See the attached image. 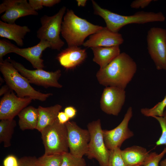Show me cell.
I'll return each mask as SVG.
<instances>
[{"label": "cell", "mask_w": 166, "mask_h": 166, "mask_svg": "<svg viewBox=\"0 0 166 166\" xmlns=\"http://www.w3.org/2000/svg\"><path fill=\"white\" fill-rule=\"evenodd\" d=\"M136 62L127 53H121L107 66L100 69L96 77L99 83L106 87L125 89L137 70Z\"/></svg>", "instance_id": "obj_1"}, {"label": "cell", "mask_w": 166, "mask_h": 166, "mask_svg": "<svg viewBox=\"0 0 166 166\" xmlns=\"http://www.w3.org/2000/svg\"><path fill=\"white\" fill-rule=\"evenodd\" d=\"M92 2L94 14L102 18L106 23V27L114 32H118L122 27L129 24L163 22L166 19L164 15L160 12L141 11L132 15H123L102 8L94 1L92 0Z\"/></svg>", "instance_id": "obj_2"}, {"label": "cell", "mask_w": 166, "mask_h": 166, "mask_svg": "<svg viewBox=\"0 0 166 166\" xmlns=\"http://www.w3.org/2000/svg\"><path fill=\"white\" fill-rule=\"evenodd\" d=\"M103 27L79 17L73 10L67 9L63 18L61 34L68 47H79L88 36Z\"/></svg>", "instance_id": "obj_3"}, {"label": "cell", "mask_w": 166, "mask_h": 166, "mask_svg": "<svg viewBox=\"0 0 166 166\" xmlns=\"http://www.w3.org/2000/svg\"><path fill=\"white\" fill-rule=\"evenodd\" d=\"M0 71L6 84L16 92L19 97H29L32 100L43 101L52 95L51 93H42L35 90L31 86L29 80L7 59L0 62Z\"/></svg>", "instance_id": "obj_4"}, {"label": "cell", "mask_w": 166, "mask_h": 166, "mask_svg": "<svg viewBox=\"0 0 166 166\" xmlns=\"http://www.w3.org/2000/svg\"><path fill=\"white\" fill-rule=\"evenodd\" d=\"M66 10V7L63 6L54 15H45L40 18L41 26L37 31V37L40 40L48 42L52 49L59 51L64 45L60 34L63 18Z\"/></svg>", "instance_id": "obj_5"}, {"label": "cell", "mask_w": 166, "mask_h": 166, "mask_svg": "<svg viewBox=\"0 0 166 166\" xmlns=\"http://www.w3.org/2000/svg\"><path fill=\"white\" fill-rule=\"evenodd\" d=\"M45 148L44 154H63L69 152L67 131L65 124L57 119L41 132Z\"/></svg>", "instance_id": "obj_6"}, {"label": "cell", "mask_w": 166, "mask_h": 166, "mask_svg": "<svg viewBox=\"0 0 166 166\" xmlns=\"http://www.w3.org/2000/svg\"><path fill=\"white\" fill-rule=\"evenodd\" d=\"M87 126L90 140L86 155L89 159H96L100 166H107L109 150L104 142L100 120L89 123Z\"/></svg>", "instance_id": "obj_7"}, {"label": "cell", "mask_w": 166, "mask_h": 166, "mask_svg": "<svg viewBox=\"0 0 166 166\" xmlns=\"http://www.w3.org/2000/svg\"><path fill=\"white\" fill-rule=\"evenodd\" d=\"M148 53L156 69L166 70V30L152 27L147 32Z\"/></svg>", "instance_id": "obj_8"}, {"label": "cell", "mask_w": 166, "mask_h": 166, "mask_svg": "<svg viewBox=\"0 0 166 166\" xmlns=\"http://www.w3.org/2000/svg\"><path fill=\"white\" fill-rule=\"evenodd\" d=\"M7 60L23 76L26 78L30 83L45 88L53 87H62L58 81L61 76V71L58 69L54 72L46 71L43 69L30 70L26 68L21 63L8 58Z\"/></svg>", "instance_id": "obj_9"}, {"label": "cell", "mask_w": 166, "mask_h": 166, "mask_svg": "<svg viewBox=\"0 0 166 166\" xmlns=\"http://www.w3.org/2000/svg\"><path fill=\"white\" fill-rule=\"evenodd\" d=\"M65 125L67 131L69 152L75 156L83 157L88 151L90 140L88 130L81 128L74 121H68Z\"/></svg>", "instance_id": "obj_10"}, {"label": "cell", "mask_w": 166, "mask_h": 166, "mask_svg": "<svg viewBox=\"0 0 166 166\" xmlns=\"http://www.w3.org/2000/svg\"><path fill=\"white\" fill-rule=\"evenodd\" d=\"M132 115V108L129 107L123 120L117 126L112 130H103L104 142L109 150L117 147L120 148L124 141L133 136V132L128 127Z\"/></svg>", "instance_id": "obj_11"}, {"label": "cell", "mask_w": 166, "mask_h": 166, "mask_svg": "<svg viewBox=\"0 0 166 166\" xmlns=\"http://www.w3.org/2000/svg\"><path fill=\"white\" fill-rule=\"evenodd\" d=\"M2 21L8 23H15L16 20L29 15H37L27 0H5L0 5V14Z\"/></svg>", "instance_id": "obj_12"}, {"label": "cell", "mask_w": 166, "mask_h": 166, "mask_svg": "<svg viewBox=\"0 0 166 166\" xmlns=\"http://www.w3.org/2000/svg\"><path fill=\"white\" fill-rule=\"evenodd\" d=\"M126 99L125 89L116 87H106L100 101V107L107 114L118 116L124 104Z\"/></svg>", "instance_id": "obj_13"}, {"label": "cell", "mask_w": 166, "mask_h": 166, "mask_svg": "<svg viewBox=\"0 0 166 166\" xmlns=\"http://www.w3.org/2000/svg\"><path fill=\"white\" fill-rule=\"evenodd\" d=\"M29 97L17 96L11 90L4 95L0 101V120L14 119L32 101Z\"/></svg>", "instance_id": "obj_14"}, {"label": "cell", "mask_w": 166, "mask_h": 166, "mask_svg": "<svg viewBox=\"0 0 166 166\" xmlns=\"http://www.w3.org/2000/svg\"><path fill=\"white\" fill-rule=\"evenodd\" d=\"M124 40L122 35L118 32H114L106 27H103L91 35L83 45L85 47H108L120 46Z\"/></svg>", "instance_id": "obj_15"}, {"label": "cell", "mask_w": 166, "mask_h": 166, "mask_svg": "<svg viewBox=\"0 0 166 166\" xmlns=\"http://www.w3.org/2000/svg\"><path fill=\"white\" fill-rule=\"evenodd\" d=\"M47 42L41 40L37 45L31 47L20 48L16 45L12 49V53L17 54L29 61L36 69H43L44 60L42 58L43 52L47 48H50Z\"/></svg>", "instance_id": "obj_16"}, {"label": "cell", "mask_w": 166, "mask_h": 166, "mask_svg": "<svg viewBox=\"0 0 166 166\" xmlns=\"http://www.w3.org/2000/svg\"><path fill=\"white\" fill-rule=\"evenodd\" d=\"M87 56L85 49L79 47H68L57 55V58L61 66L66 69H70L83 63Z\"/></svg>", "instance_id": "obj_17"}, {"label": "cell", "mask_w": 166, "mask_h": 166, "mask_svg": "<svg viewBox=\"0 0 166 166\" xmlns=\"http://www.w3.org/2000/svg\"><path fill=\"white\" fill-rule=\"evenodd\" d=\"M30 31L27 26H21L15 23H8L0 21V37L12 40L20 46H23V39Z\"/></svg>", "instance_id": "obj_18"}, {"label": "cell", "mask_w": 166, "mask_h": 166, "mask_svg": "<svg viewBox=\"0 0 166 166\" xmlns=\"http://www.w3.org/2000/svg\"><path fill=\"white\" fill-rule=\"evenodd\" d=\"M93 53V61L102 69L111 62L121 53L119 46L97 47L91 48Z\"/></svg>", "instance_id": "obj_19"}, {"label": "cell", "mask_w": 166, "mask_h": 166, "mask_svg": "<svg viewBox=\"0 0 166 166\" xmlns=\"http://www.w3.org/2000/svg\"><path fill=\"white\" fill-rule=\"evenodd\" d=\"M62 106L56 104L49 107L39 106L38 108V119L36 129L41 132L48 126L53 123L57 119Z\"/></svg>", "instance_id": "obj_20"}, {"label": "cell", "mask_w": 166, "mask_h": 166, "mask_svg": "<svg viewBox=\"0 0 166 166\" xmlns=\"http://www.w3.org/2000/svg\"><path fill=\"white\" fill-rule=\"evenodd\" d=\"M149 153L146 148L137 145L121 150L122 157L126 166L143 164Z\"/></svg>", "instance_id": "obj_21"}, {"label": "cell", "mask_w": 166, "mask_h": 166, "mask_svg": "<svg viewBox=\"0 0 166 166\" xmlns=\"http://www.w3.org/2000/svg\"><path fill=\"white\" fill-rule=\"evenodd\" d=\"M18 124L22 130L36 129L38 119V108L32 106L27 107L18 114Z\"/></svg>", "instance_id": "obj_22"}, {"label": "cell", "mask_w": 166, "mask_h": 166, "mask_svg": "<svg viewBox=\"0 0 166 166\" xmlns=\"http://www.w3.org/2000/svg\"><path fill=\"white\" fill-rule=\"evenodd\" d=\"M16 126V121L14 119L1 120L0 142L3 143L4 147H9L11 145V140Z\"/></svg>", "instance_id": "obj_23"}, {"label": "cell", "mask_w": 166, "mask_h": 166, "mask_svg": "<svg viewBox=\"0 0 166 166\" xmlns=\"http://www.w3.org/2000/svg\"><path fill=\"white\" fill-rule=\"evenodd\" d=\"M62 154L51 155L44 154L37 158V166H61L62 160Z\"/></svg>", "instance_id": "obj_24"}, {"label": "cell", "mask_w": 166, "mask_h": 166, "mask_svg": "<svg viewBox=\"0 0 166 166\" xmlns=\"http://www.w3.org/2000/svg\"><path fill=\"white\" fill-rule=\"evenodd\" d=\"M166 107V95L163 100L153 107L150 108H143L140 112L144 116L152 117L154 116H163L165 109Z\"/></svg>", "instance_id": "obj_25"}, {"label": "cell", "mask_w": 166, "mask_h": 166, "mask_svg": "<svg viewBox=\"0 0 166 166\" xmlns=\"http://www.w3.org/2000/svg\"><path fill=\"white\" fill-rule=\"evenodd\" d=\"M85 160L83 157H80L71 154L69 152L62 154L61 166H86Z\"/></svg>", "instance_id": "obj_26"}, {"label": "cell", "mask_w": 166, "mask_h": 166, "mask_svg": "<svg viewBox=\"0 0 166 166\" xmlns=\"http://www.w3.org/2000/svg\"><path fill=\"white\" fill-rule=\"evenodd\" d=\"M120 148L109 150L107 166H126L123 159Z\"/></svg>", "instance_id": "obj_27"}, {"label": "cell", "mask_w": 166, "mask_h": 166, "mask_svg": "<svg viewBox=\"0 0 166 166\" xmlns=\"http://www.w3.org/2000/svg\"><path fill=\"white\" fill-rule=\"evenodd\" d=\"M166 153V148L160 154L153 152L149 153L142 166H159L160 161Z\"/></svg>", "instance_id": "obj_28"}, {"label": "cell", "mask_w": 166, "mask_h": 166, "mask_svg": "<svg viewBox=\"0 0 166 166\" xmlns=\"http://www.w3.org/2000/svg\"><path fill=\"white\" fill-rule=\"evenodd\" d=\"M159 122L161 129V134L158 140L156 141V146H166V110H165L162 117L154 116Z\"/></svg>", "instance_id": "obj_29"}, {"label": "cell", "mask_w": 166, "mask_h": 166, "mask_svg": "<svg viewBox=\"0 0 166 166\" xmlns=\"http://www.w3.org/2000/svg\"><path fill=\"white\" fill-rule=\"evenodd\" d=\"M60 0H29V3L35 11L40 10L43 6L50 7L59 3Z\"/></svg>", "instance_id": "obj_30"}, {"label": "cell", "mask_w": 166, "mask_h": 166, "mask_svg": "<svg viewBox=\"0 0 166 166\" xmlns=\"http://www.w3.org/2000/svg\"><path fill=\"white\" fill-rule=\"evenodd\" d=\"M15 45L5 39L0 40V62L3 60V58L8 53H12V49Z\"/></svg>", "instance_id": "obj_31"}, {"label": "cell", "mask_w": 166, "mask_h": 166, "mask_svg": "<svg viewBox=\"0 0 166 166\" xmlns=\"http://www.w3.org/2000/svg\"><path fill=\"white\" fill-rule=\"evenodd\" d=\"M37 158L31 156H25L18 160V166H37L36 164Z\"/></svg>", "instance_id": "obj_32"}, {"label": "cell", "mask_w": 166, "mask_h": 166, "mask_svg": "<svg viewBox=\"0 0 166 166\" xmlns=\"http://www.w3.org/2000/svg\"><path fill=\"white\" fill-rule=\"evenodd\" d=\"M152 1V0H135L131 3L130 6L132 8L143 9L147 7Z\"/></svg>", "instance_id": "obj_33"}, {"label": "cell", "mask_w": 166, "mask_h": 166, "mask_svg": "<svg viewBox=\"0 0 166 166\" xmlns=\"http://www.w3.org/2000/svg\"><path fill=\"white\" fill-rule=\"evenodd\" d=\"M19 160L13 155H9L3 160V166H18Z\"/></svg>", "instance_id": "obj_34"}, {"label": "cell", "mask_w": 166, "mask_h": 166, "mask_svg": "<svg viewBox=\"0 0 166 166\" xmlns=\"http://www.w3.org/2000/svg\"><path fill=\"white\" fill-rule=\"evenodd\" d=\"M64 112L69 119H71L76 116L77 111L73 107L70 106L66 107L64 109Z\"/></svg>", "instance_id": "obj_35"}, {"label": "cell", "mask_w": 166, "mask_h": 166, "mask_svg": "<svg viewBox=\"0 0 166 166\" xmlns=\"http://www.w3.org/2000/svg\"><path fill=\"white\" fill-rule=\"evenodd\" d=\"M57 118L61 124H65L70 119L64 112H60L57 115Z\"/></svg>", "instance_id": "obj_36"}, {"label": "cell", "mask_w": 166, "mask_h": 166, "mask_svg": "<svg viewBox=\"0 0 166 166\" xmlns=\"http://www.w3.org/2000/svg\"><path fill=\"white\" fill-rule=\"evenodd\" d=\"M11 90L6 84L2 86L0 89V96L4 95Z\"/></svg>", "instance_id": "obj_37"}, {"label": "cell", "mask_w": 166, "mask_h": 166, "mask_svg": "<svg viewBox=\"0 0 166 166\" xmlns=\"http://www.w3.org/2000/svg\"><path fill=\"white\" fill-rule=\"evenodd\" d=\"M76 1L78 6L84 7L86 5L87 1L86 0H77Z\"/></svg>", "instance_id": "obj_38"}, {"label": "cell", "mask_w": 166, "mask_h": 166, "mask_svg": "<svg viewBox=\"0 0 166 166\" xmlns=\"http://www.w3.org/2000/svg\"><path fill=\"white\" fill-rule=\"evenodd\" d=\"M160 166H166V157L160 163Z\"/></svg>", "instance_id": "obj_39"}, {"label": "cell", "mask_w": 166, "mask_h": 166, "mask_svg": "<svg viewBox=\"0 0 166 166\" xmlns=\"http://www.w3.org/2000/svg\"><path fill=\"white\" fill-rule=\"evenodd\" d=\"M142 164H138L132 166H142Z\"/></svg>", "instance_id": "obj_40"}]
</instances>
